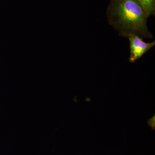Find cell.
<instances>
[{"instance_id": "cell-1", "label": "cell", "mask_w": 155, "mask_h": 155, "mask_svg": "<svg viewBox=\"0 0 155 155\" xmlns=\"http://www.w3.org/2000/svg\"><path fill=\"white\" fill-rule=\"evenodd\" d=\"M107 16L108 23L119 36L153 38L147 24L149 16L138 0H110Z\"/></svg>"}, {"instance_id": "cell-2", "label": "cell", "mask_w": 155, "mask_h": 155, "mask_svg": "<svg viewBox=\"0 0 155 155\" xmlns=\"http://www.w3.org/2000/svg\"><path fill=\"white\" fill-rule=\"evenodd\" d=\"M127 38L130 43V55L129 61L134 63L155 45V41L147 43L137 35H132Z\"/></svg>"}, {"instance_id": "cell-3", "label": "cell", "mask_w": 155, "mask_h": 155, "mask_svg": "<svg viewBox=\"0 0 155 155\" xmlns=\"http://www.w3.org/2000/svg\"><path fill=\"white\" fill-rule=\"evenodd\" d=\"M149 17L155 16V0H138Z\"/></svg>"}]
</instances>
